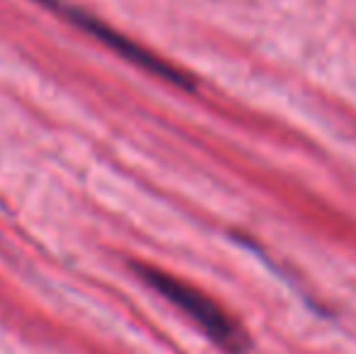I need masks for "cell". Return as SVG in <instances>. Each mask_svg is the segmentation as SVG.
Returning a JSON list of instances; mask_svg holds the SVG:
<instances>
[{"mask_svg":"<svg viewBox=\"0 0 356 354\" xmlns=\"http://www.w3.org/2000/svg\"><path fill=\"white\" fill-rule=\"evenodd\" d=\"M34 3L44 5V8H49V10H56V13L63 15L68 22H73L75 27H80L83 32H88L90 37H95L97 42H102L104 47H109L112 51H117L119 56H124L127 61L136 63V66L143 68V71L153 73V76L163 78V81L172 83V86H177V88H187V90L194 88L192 78H189L187 73L177 71L172 63L163 61L160 56L150 54L148 49H143L141 44L131 42L129 37H124L122 32H117L114 27L104 24L102 19H97L95 15L83 13V10L73 8V5H63L61 0H34Z\"/></svg>","mask_w":356,"mask_h":354,"instance_id":"7a4b0ae2","label":"cell"},{"mask_svg":"<svg viewBox=\"0 0 356 354\" xmlns=\"http://www.w3.org/2000/svg\"><path fill=\"white\" fill-rule=\"evenodd\" d=\"M136 272L141 274V279L148 287H153L160 296H165L172 306H177L184 316L192 318L220 350H225L230 354H243L250 347L248 332L240 328V323H235L218 303L207 296V293H202L199 289L184 284L182 279L172 277V274H168V272H160V269H155V267L138 265Z\"/></svg>","mask_w":356,"mask_h":354,"instance_id":"6da1fadb","label":"cell"}]
</instances>
